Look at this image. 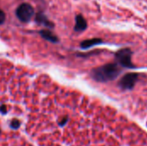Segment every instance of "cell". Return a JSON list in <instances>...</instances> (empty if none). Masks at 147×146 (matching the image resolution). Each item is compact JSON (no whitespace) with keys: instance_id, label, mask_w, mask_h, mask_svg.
<instances>
[{"instance_id":"1","label":"cell","mask_w":147,"mask_h":146,"mask_svg":"<svg viewBox=\"0 0 147 146\" xmlns=\"http://www.w3.org/2000/svg\"><path fill=\"white\" fill-rule=\"evenodd\" d=\"M120 73L121 69L119 65L115 63H109L93 69L90 72V76L96 82L107 83L117 78Z\"/></svg>"},{"instance_id":"2","label":"cell","mask_w":147,"mask_h":146,"mask_svg":"<svg viewBox=\"0 0 147 146\" xmlns=\"http://www.w3.org/2000/svg\"><path fill=\"white\" fill-rule=\"evenodd\" d=\"M34 15V9L33 6L28 3H21L16 9V15L22 22H28Z\"/></svg>"},{"instance_id":"3","label":"cell","mask_w":147,"mask_h":146,"mask_svg":"<svg viewBox=\"0 0 147 146\" xmlns=\"http://www.w3.org/2000/svg\"><path fill=\"white\" fill-rule=\"evenodd\" d=\"M132 56H133V51L128 48L125 47L122 49H120L115 53V59L118 64L125 68H134V65L132 62Z\"/></svg>"},{"instance_id":"4","label":"cell","mask_w":147,"mask_h":146,"mask_svg":"<svg viewBox=\"0 0 147 146\" xmlns=\"http://www.w3.org/2000/svg\"><path fill=\"white\" fill-rule=\"evenodd\" d=\"M138 78H139L138 73H134V72L127 73L121 77V79L119 81V87L123 90L132 89L134 87L136 82L138 81Z\"/></svg>"},{"instance_id":"5","label":"cell","mask_w":147,"mask_h":146,"mask_svg":"<svg viewBox=\"0 0 147 146\" xmlns=\"http://www.w3.org/2000/svg\"><path fill=\"white\" fill-rule=\"evenodd\" d=\"M34 21L37 24L44 26V27L47 28L48 29H53L55 27V24L53 22H51L43 12L36 13L35 16H34Z\"/></svg>"},{"instance_id":"6","label":"cell","mask_w":147,"mask_h":146,"mask_svg":"<svg viewBox=\"0 0 147 146\" xmlns=\"http://www.w3.org/2000/svg\"><path fill=\"white\" fill-rule=\"evenodd\" d=\"M88 27L87 21L84 17L83 15L78 14L75 16V26H74V31L75 32H83Z\"/></svg>"},{"instance_id":"7","label":"cell","mask_w":147,"mask_h":146,"mask_svg":"<svg viewBox=\"0 0 147 146\" xmlns=\"http://www.w3.org/2000/svg\"><path fill=\"white\" fill-rule=\"evenodd\" d=\"M39 34L43 39H45V40H47L52 43H58L59 42L58 36L56 34H54L50 29H41L39 31Z\"/></svg>"},{"instance_id":"8","label":"cell","mask_w":147,"mask_h":146,"mask_svg":"<svg viewBox=\"0 0 147 146\" xmlns=\"http://www.w3.org/2000/svg\"><path fill=\"white\" fill-rule=\"evenodd\" d=\"M103 43V40L100 38H93V39H89V40H83L81 43H80V47L82 49H89L94 46H96V45H100Z\"/></svg>"},{"instance_id":"9","label":"cell","mask_w":147,"mask_h":146,"mask_svg":"<svg viewBox=\"0 0 147 146\" xmlns=\"http://www.w3.org/2000/svg\"><path fill=\"white\" fill-rule=\"evenodd\" d=\"M20 121L18 120H13L11 122H10V127L12 129H18L20 127Z\"/></svg>"},{"instance_id":"10","label":"cell","mask_w":147,"mask_h":146,"mask_svg":"<svg viewBox=\"0 0 147 146\" xmlns=\"http://www.w3.org/2000/svg\"><path fill=\"white\" fill-rule=\"evenodd\" d=\"M5 19H6V15H5L4 11L2 9H0V25L4 23Z\"/></svg>"},{"instance_id":"11","label":"cell","mask_w":147,"mask_h":146,"mask_svg":"<svg viewBox=\"0 0 147 146\" xmlns=\"http://www.w3.org/2000/svg\"><path fill=\"white\" fill-rule=\"evenodd\" d=\"M0 111H1V113H2L3 114H5L7 113V110H6V107H5L4 105L1 106V108H0Z\"/></svg>"},{"instance_id":"12","label":"cell","mask_w":147,"mask_h":146,"mask_svg":"<svg viewBox=\"0 0 147 146\" xmlns=\"http://www.w3.org/2000/svg\"><path fill=\"white\" fill-rule=\"evenodd\" d=\"M67 120H68V119H67V118H65L64 120H62V121L59 122V126H64V125L67 122Z\"/></svg>"}]
</instances>
